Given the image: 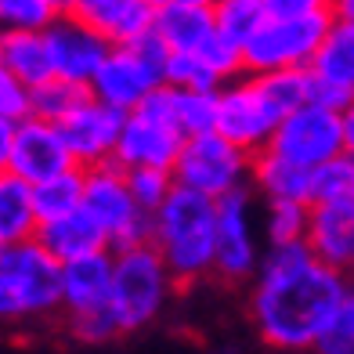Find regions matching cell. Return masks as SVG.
<instances>
[{"instance_id":"cell-31","label":"cell","mask_w":354,"mask_h":354,"mask_svg":"<svg viewBox=\"0 0 354 354\" xmlns=\"http://www.w3.org/2000/svg\"><path fill=\"white\" fill-rule=\"evenodd\" d=\"M261 80V87L268 94V102L279 109V116L286 120L289 112H297L311 102V73L297 69V73H275V76H253Z\"/></svg>"},{"instance_id":"cell-17","label":"cell","mask_w":354,"mask_h":354,"mask_svg":"<svg viewBox=\"0 0 354 354\" xmlns=\"http://www.w3.org/2000/svg\"><path fill=\"white\" fill-rule=\"evenodd\" d=\"M112 275H116V257H112V250L62 264V315H66V322L109 311Z\"/></svg>"},{"instance_id":"cell-29","label":"cell","mask_w":354,"mask_h":354,"mask_svg":"<svg viewBox=\"0 0 354 354\" xmlns=\"http://www.w3.org/2000/svg\"><path fill=\"white\" fill-rule=\"evenodd\" d=\"M308 217H311V206L304 203H268V217H264L268 250L300 246L308 239Z\"/></svg>"},{"instance_id":"cell-20","label":"cell","mask_w":354,"mask_h":354,"mask_svg":"<svg viewBox=\"0 0 354 354\" xmlns=\"http://www.w3.org/2000/svg\"><path fill=\"white\" fill-rule=\"evenodd\" d=\"M152 33L167 44L170 55H192L217 33L210 0H159Z\"/></svg>"},{"instance_id":"cell-27","label":"cell","mask_w":354,"mask_h":354,"mask_svg":"<svg viewBox=\"0 0 354 354\" xmlns=\"http://www.w3.org/2000/svg\"><path fill=\"white\" fill-rule=\"evenodd\" d=\"M174 123L185 138L217 131V94L214 91H177L174 87Z\"/></svg>"},{"instance_id":"cell-7","label":"cell","mask_w":354,"mask_h":354,"mask_svg":"<svg viewBox=\"0 0 354 354\" xmlns=\"http://www.w3.org/2000/svg\"><path fill=\"white\" fill-rule=\"evenodd\" d=\"M250 174H253V156L235 149L232 141H224L217 131L185 138V149L170 170L177 188L196 192V196H206L214 203L243 192L250 185Z\"/></svg>"},{"instance_id":"cell-34","label":"cell","mask_w":354,"mask_h":354,"mask_svg":"<svg viewBox=\"0 0 354 354\" xmlns=\"http://www.w3.org/2000/svg\"><path fill=\"white\" fill-rule=\"evenodd\" d=\"M127 181H131V196L138 199V206L149 217L170 199V192L177 188L167 170H127Z\"/></svg>"},{"instance_id":"cell-18","label":"cell","mask_w":354,"mask_h":354,"mask_svg":"<svg viewBox=\"0 0 354 354\" xmlns=\"http://www.w3.org/2000/svg\"><path fill=\"white\" fill-rule=\"evenodd\" d=\"M84 26H91L109 47H131L152 33V0H73L66 4Z\"/></svg>"},{"instance_id":"cell-11","label":"cell","mask_w":354,"mask_h":354,"mask_svg":"<svg viewBox=\"0 0 354 354\" xmlns=\"http://www.w3.org/2000/svg\"><path fill=\"white\" fill-rule=\"evenodd\" d=\"M261 246H257L253 232V206L250 192H235V196L217 203V250H214V279L224 286H239L246 279H257L261 271Z\"/></svg>"},{"instance_id":"cell-37","label":"cell","mask_w":354,"mask_h":354,"mask_svg":"<svg viewBox=\"0 0 354 354\" xmlns=\"http://www.w3.org/2000/svg\"><path fill=\"white\" fill-rule=\"evenodd\" d=\"M344 156L354 163V102H351V109L344 112Z\"/></svg>"},{"instance_id":"cell-30","label":"cell","mask_w":354,"mask_h":354,"mask_svg":"<svg viewBox=\"0 0 354 354\" xmlns=\"http://www.w3.org/2000/svg\"><path fill=\"white\" fill-rule=\"evenodd\" d=\"M326 203H354V163L347 156L318 167L311 174V206Z\"/></svg>"},{"instance_id":"cell-22","label":"cell","mask_w":354,"mask_h":354,"mask_svg":"<svg viewBox=\"0 0 354 354\" xmlns=\"http://www.w3.org/2000/svg\"><path fill=\"white\" fill-rule=\"evenodd\" d=\"M0 66H4L15 80H22L29 91H37V87L47 84V80H55L44 33L0 29Z\"/></svg>"},{"instance_id":"cell-14","label":"cell","mask_w":354,"mask_h":354,"mask_svg":"<svg viewBox=\"0 0 354 354\" xmlns=\"http://www.w3.org/2000/svg\"><path fill=\"white\" fill-rule=\"evenodd\" d=\"M123 123H127L123 112L102 105L98 98H84L58 123V134L66 141L73 163L80 170H94V167L112 163L120 134H123Z\"/></svg>"},{"instance_id":"cell-12","label":"cell","mask_w":354,"mask_h":354,"mask_svg":"<svg viewBox=\"0 0 354 354\" xmlns=\"http://www.w3.org/2000/svg\"><path fill=\"white\" fill-rule=\"evenodd\" d=\"M69 170H80V167L73 163V156H69L55 123L29 116L15 127V141H11V156H8V170H4L8 177L37 188L44 181H55V177L69 174Z\"/></svg>"},{"instance_id":"cell-8","label":"cell","mask_w":354,"mask_h":354,"mask_svg":"<svg viewBox=\"0 0 354 354\" xmlns=\"http://www.w3.org/2000/svg\"><path fill=\"white\" fill-rule=\"evenodd\" d=\"M84 210L105 232L112 253L141 246L152 235V217L138 206V199L131 196L127 170L116 163L84 170Z\"/></svg>"},{"instance_id":"cell-2","label":"cell","mask_w":354,"mask_h":354,"mask_svg":"<svg viewBox=\"0 0 354 354\" xmlns=\"http://www.w3.org/2000/svg\"><path fill=\"white\" fill-rule=\"evenodd\" d=\"M333 22L336 11L326 0H264V22L243 47V73L275 76L311 69Z\"/></svg>"},{"instance_id":"cell-28","label":"cell","mask_w":354,"mask_h":354,"mask_svg":"<svg viewBox=\"0 0 354 354\" xmlns=\"http://www.w3.org/2000/svg\"><path fill=\"white\" fill-rule=\"evenodd\" d=\"M66 4L62 0H0V29H19V33H47Z\"/></svg>"},{"instance_id":"cell-36","label":"cell","mask_w":354,"mask_h":354,"mask_svg":"<svg viewBox=\"0 0 354 354\" xmlns=\"http://www.w3.org/2000/svg\"><path fill=\"white\" fill-rule=\"evenodd\" d=\"M11 141H15V123L0 120V174L8 170V156H11Z\"/></svg>"},{"instance_id":"cell-25","label":"cell","mask_w":354,"mask_h":354,"mask_svg":"<svg viewBox=\"0 0 354 354\" xmlns=\"http://www.w3.org/2000/svg\"><path fill=\"white\" fill-rule=\"evenodd\" d=\"M33 206L40 224L47 221H62L76 210H84V170H69L55 177V181H44L33 188Z\"/></svg>"},{"instance_id":"cell-10","label":"cell","mask_w":354,"mask_h":354,"mask_svg":"<svg viewBox=\"0 0 354 354\" xmlns=\"http://www.w3.org/2000/svg\"><path fill=\"white\" fill-rule=\"evenodd\" d=\"M279 109L268 102L261 80L239 76L217 91V134L246 156H261L279 131Z\"/></svg>"},{"instance_id":"cell-39","label":"cell","mask_w":354,"mask_h":354,"mask_svg":"<svg viewBox=\"0 0 354 354\" xmlns=\"http://www.w3.org/2000/svg\"><path fill=\"white\" fill-rule=\"evenodd\" d=\"M0 257H4V246H0Z\"/></svg>"},{"instance_id":"cell-38","label":"cell","mask_w":354,"mask_h":354,"mask_svg":"<svg viewBox=\"0 0 354 354\" xmlns=\"http://www.w3.org/2000/svg\"><path fill=\"white\" fill-rule=\"evenodd\" d=\"M333 11H336V19H344V22L354 26V0H340V4H333Z\"/></svg>"},{"instance_id":"cell-16","label":"cell","mask_w":354,"mask_h":354,"mask_svg":"<svg viewBox=\"0 0 354 354\" xmlns=\"http://www.w3.org/2000/svg\"><path fill=\"white\" fill-rule=\"evenodd\" d=\"M181 149H185V134L177 127L149 120L141 112H131L123 123L112 163L123 170H167L170 174Z\"/></svg>"},{"instance_id":"cell-33","label":"cell","mask_w":354,"mask_h":354,"mask_svg":"<svg viewBox=\"0 0 354 354\" xmlns=\"http://www.w3.org/2000/svg\"><path fill=\"white\" fill-rule=\"evenodd\" d=\"M315 354H354V286L347 289V297L340 300L336 315L329 318L326 333L318 336Z\"/></svg>"},{"instance_id":"cell-32","label":"cell","mask_w":354,"mask_h":354,"mask_svg":"<svg viewBox=\"0 0 354 354\" xmlns=\"http://www.w3.org/2000/svg\"><path fill=\"white\" fill-rule=\"evenodd\" d=\"M84 98H91L87 87H73V84H66V80H47L44 87L33 91V120H44V123L58 127Z\"/></svg>"},{"instance_id":"cell-9","label":"cell","mask_w":354,"mask_h":354,"mask_svg":"<svg viewBox=\"0 0 354 354\" xmlns=\"http://www.w3.org/2000/svg\"><path fill=\"white\" fill-rule=\"evenodd\" d=\"M264 152L315 174L318 167L344 156V112L308 102L279 123V131Z\"/></svg>"},{"instance_id":"cell-24","label":"cell","mask_w":354,"mask_h":354,"mask_svg":"<svg viewBox=\"0 0 354 354\" xmlns=\"http://www.w3.org/2000/svg\"><path fill=\"white\" fill-rule=\"evenodd\" d=\"M40 232V217L33 206V188L0 174V246L33 243Z\"/></svg>"},{"instance_id":"cell-15","label":"cell","mask_w":354,"mask_h":354,"mask_svg":"<svg viewBox=\"0 0 354 354\" xmlns=\"http://www.w3.org/2000/svg\"><path fill=\"white\" fill-rule=\"evenodd\" d=\"M311 102L347 112L354 102V26L336 19L311 62Z\"/></svg>"},{"instance_id":"cell-6","label":"cell","mask_w":354,"mask_h":354,"mask_svg":"<svg viewBox=\"0 0 354 354\" xmlns=\"http://www.w3.org/2000/svg\"><path fill=\"white\" fill-rule=\"evenodd\" d=\"M167 66H170V51L156 33L141 37L131 47H112L105 66L91 84V98L131 116L156 87L167 84Z\"/></svg>"},{"instance_id":"cell-26","label":"cell","mask_w":354,"mask_h":354,"mask_svg":"<svg viewBox=\"0 0 354 354\" xmlns=\"http://www.w3.org/2000/svg\"><path fill=\"white\" fill-rule=\"evenodd\" d=\"M261 22H264V0H221V4H214L217 37L239 47V51L253 40Z\"/></svg>"},{"instance_id":"cell-23","label":"cell","mask_w":354,"mask_h":354,"mask_svg":"<svg viewBox=\"0 0 354 354\" xmlns=\"http://www.w3.org/2000/svg\"><path fill=\"white\" fill-rule=\"evenodd\" d=\"M250 185L261 188V196L268 203H304L311 206V170H300L286 159L261 152L253 156V174Z\"/></svg>"},{"instance_id":"cell-5","label":"cell","mask_w":354,"mask_h":354,"mask_svg":"<svg viewBox=\"0 0 354 354\" xmlns=\"http://www.w3.org/2000/svg\"><path fill=\"white\" fill-rule=\"evenodd\" d=\"M116 275H112V304L109 311L116 318V329L138 333L163 315L167 300L174 293V279L163 264V257L152 250V243H141L131 250H116Z\"/></svg>"},{"instance_id":"cell-35","label":"cell","mask_w":354,"mask_h":354,"mask_svg":"<svg viewBox=\"0 0 354 354\" xmlns=\"http://www.w3.org/2000/svg\"><path fill=\"white\" fill-rule=\"evenodd\" d=\"M29 116H33V91L0 66V120H8V123L19 127Z\"/></svg>"},{"instance_id":"cell-19","label":"cell","mask_w":354,"mask_h":354,"mask_svg":"<svg viewBox=\"0 0 354 354\" xmlns=\"http://www.w3.org/2000/svg\"><path fill=\"white\" fill-rule=\"evenodd\" d=\"M304 246L311 250L318 264H326L329 271L347 279L354 271V203L311 206Z\"/></svg>"},{"instance_id":"cell-21","label":"cell","mask_w":354,"mask_h":354,"mask_svg":"<svg viewBox=\"0 0 354 354\" xmlns=\"http://www.w3.org/2000/svg\"><path fill=\"white\" fill-rule=\"evenodd\" d=\"M37 243L51 253L58 264H69V261H80V257H91V253H105L109 250L105 232L91 221L87 210H76V214L62 217V221L40 224Z\"/></svg>"},{"instance_id":"cell-13","label":"cell","mask_w":354,"mask_h":354,"mask_svg":"<svg viewBox=\"0 0 354 354\" xmlns=\"http://www.w3.org/2000/svg\"><path fill=\"white\" fill-rule=\"evenodd\" d=\"M44 40H47V58H51L55 80H66V84L87 87V91L94 84V76H98V69L105 66L109 51H112V47L94 33L91 26L80 22L69 8L62 11V19L44 33Z\"/></svg>"},{"instance_id":"cell-4","label":"cell","mask_w":354,"mask_h":354,"mask_svg":"<svg viewBox=\"0 0 354 354\" xmlns=\"http://www.w3.org/2000/svg\"><path fill=\"white\" fill-rule=\"evenodd\" d=\"M62 311V264L37 239L0 257V322H37Z\"/></svg>"},{"instance_id":"cell-3","label":"cell","mask_w":354,"mask_h":354,"mask_svg":"<svg viewBox=\"0 0 354 354\" xmlns=\"http://www.w3.org/2000/svg\"><path fill=\"white\" fill-rule=\"evenodd\" d=\"M152 250L163 257L174 286H192L214 275L217 250V203L196 192L174 188L152 214Z\"/></svg>"},{"instance_id":"cell-1","label":"cell","mask_w":354,"mask_h":354,"mask_svg":"<svg viewBox=\"0 0 354 354\" xmlns=\"http://www.w3.org/2000/svg\"><path fill=\"white\" fill-rule=\"evenodd\" d=\"M351 282L318 264L308 246L268 250L250 286V318L275 351H315Z\"/></svg>"}]
</instances>
